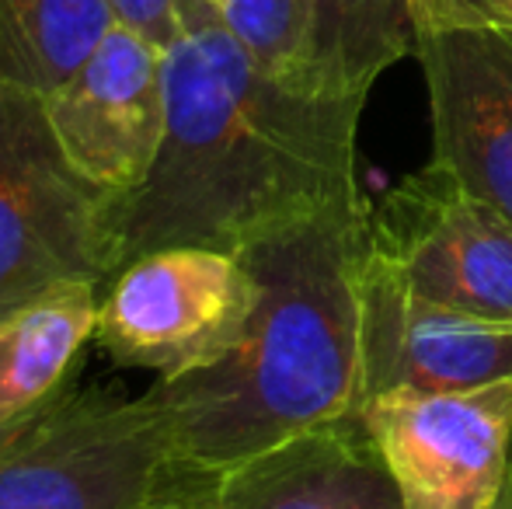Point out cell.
Masks as SVG:
<instances>
[{
    "label": "cell",
    "instance_id": "6da1fadb",
    "mask_svg": "<svg viewBox=\"0 0 512 509\" xmlns=\"http://www.w3.org/2000/svg\"><path fill=\"white\" fill-rule=\"evenodd\" d=\"M366 95L304 91L262 70L213 0H182L164 49V136L147 178L112 199L119 269L157 248L244 245L359 196Z\"/></svg>",
    "mask_w": 512,
    "mask_h": 509
},
{
    "label": "cell",
    "instance_id": "7a4b0ae2",
    "mask_svg": "<svg viewBox=\"0 0 512 509\" xmlns=\"http://www.w3.org/2000/svg\"><path fill=\"white\" fill-rule=\"evenodd\" d=\"M370 203L342 199L244 245L258 304L244 335L199 370L157 377L150 405L175 457L216 478L363 405L359 304Z\"/></svg>",
    "mask_w": 512,
    "mask_h": 509
},
{
    "label": "cell",
    "instance_id": "3957f363",
    "mask_svg": "<svg viewBox=\"0 0 512 509\" xmlns=\"http://www.w3.org/2000/svg\"><path fill=\"white\" fill-rule=\"evenodd\" d=\"M209 496L147 394L63 387L0 443V509L209 506Z\"/></svg>",
    "mask_w": 512,
    "mask_h": 509
},
{
    "label": "cell",
    "instance_id": "277c9868",
    "mask_svg": "<svg viewBox=\"0 0 512 509\" xmlns=\"http://www.w3.org/2000/svg\"><path fill=\"white\" fill-rule=\"evenodd\" d=\"M119 272L112 196L67 161L42 98L0 88V321L67 283Z\"/></svg>",
    "mask_w": 512,
    "mask_h": 509
},
{
    "label": "cell",
    "instance_id": "5b68a950",
    "mask_svg": "<svg viewBox=\"0 0 512 509\" xmlns=\"http://www.w3.org/2000/svg\"><path fill=\"white\" fill-rule=\"evenodd\" d=\"M255 304L258 279L237 252L157 248L108 279L95 335L122 367L178 377L220 360Z\"/></svg>",
    "mask_w": 512,
    "mask_h": 509
},
{
    "label": "cell",
    "instance_id": "8992f818",
    "mask_svg": "<svg viewBox=\"0 0 512 509\" xmlns=\"http://www.w3.org/2000/svg\"><path fill=\"white\" fill-rule=\"evenodd\" d=\"M370 255L415 297L512 321V220L432 161L370 203Z\"/></svg>",
    "mask_w": 512,
    "mask_h": 509
},
{
    "label": "cell",
    "instance_id": "52a82bcc",
    "mask_svg": "<svg viewBox=\"0 0 512 509\" xmlns=\"http://www.w3.org/2000/svg\"><path fill=\"white\" fill-rule=\"evenodd\" d=\"M405 509H488L512 475V381L373 394L359 405Z\"/></svg>",
    "mask_w": 512,
    "mask_h": 509
},
{
    "label": "cell",
    "instance_id": "ba28073f",
    "mask_svg": "<svg viewBox=\"0 0 512 509\" xmlns=\"http://www.w3.org/2000/svg\"><path fill=\"white\" fill-rule=\"evenodd\" d=\"M42 105L77 175L112 199L126 196L164 136V49L115 25Z\"/></svg>",
    "mask_w": 512,
    "mask_h": 509
},
{
    "label": "cell",
    "instance_id": "9c48e42d",
    "mask_svg": "<svg viewBox=\"0 0 512 509\" xmlns=\"http://www.w3.org/2000/svg\"><path fill=\"white\" fill-rule=\"evenodd\" d=\"M363 401L398 391H471L512 381V321L415 297L366 252L359 304Z\"/></svg>",
    "mask_w": 512,
    "mask_h": 509
},
{
    "label": "cell",
    "instance_id": "30bf717a",
    "mask_svg": "<svg viewBox=\"0 0 512 509\" xmlns=\"http://www.w3.org/2000/svg\"><path fill=\"white\" fill-rule=\"evenodd\" d=\"M432 164L512 220V32L415 35Z\"/></svg>",
    "mask_w": 512,
    "mask_h": 509
},
{
    "label": "cell",
    "instance_id": "8fae6325",
    "mask_svg": "<svg viewBox=\"0 0 512 509\" xmlns=\"http://www.w3.org/2000/svg\"><path fill=\"white\" fill-rule=\"evenodd\" d=\"M209 509H405V499L356 408L223 471Z\"/></svg>",
    "mask_w": 512,
    "mask_h": 509
},
{
    "label": "cell",
    "instance_id": "7c38bea8",
    "mask_svg": "<svg viewBox=\"0 0 512 509\" xmlns=\"http://www.w3.org/2000/svg\"><path fill=\"white\" fill-rule=\"evenodd\" d=\"M102 283H67L0 321V422L63 391L70 363L98 328Z\"/></svg>",
    "mask_w": 512,
    "mask_h": 509
},
{
    "label": "cell",
    "instance_id": "4fadbf2b",
    "mask_svg": "<svg viewBox=\"0 0 512 509\" xmlns=\"http://www.w3.org/2000/svg\"><path fill=\"white\" fill-rule=\"evenodd\" d=\"M112 28L108 0H0V88L53 95Z\"/></svg>",
    "mask_w": 512,
    "mask_h": 509
},
{
    "label": "cell",
    "instance_id": "5bb4252c",
    "mask_svg": "<svg viewBox=\"0 0 512 509\" xmlns=\"http://www.w3.org/2000/svg\"><path fill=\"white\" fill-rule=\"evenodd\" d=\"M314 84L324 95H366L387 67L415 56L405 0H310Z\"/></svg>",
    "mask_w": 512,
    "mask_h": 509
},
{
    "label": "cell",
    "instance_id": "9a60e30c",
    "mask_svg": "<svg viewBox=\"0 0 512 509\" xmlns=\"http://www.w3.org/2000/svg\"><path fill=\"white\" fill-rule=\"evenodd\" d=\"M216 11L258 67L293 88L317 91L310 0H216Z\"/></svg>",
    "mask_w": 512,
    "mask_h": 509
},
{
    "label": "cell",
    "instance_id": "2e32d148",
    "mask_svg": "<svg viewBox=\"0 0 512 509\" xmlns=\"http://www.w3.org/2000/svg\"><path fill=\"white\" fill-rule=\"evenodd\" d=\"M415 35L425 32H512V0H405Z\"/></svg>",
    "mask_w": 512,
    "mask_h": 509
},
{
    "label": "cell",
    "instance_id": "e0dca14e",
    "mask_svg": "<svg viewBox=\"0 0 512 509\" xmlns=\"http://www.w3.org/2000/svg\"><path fill=\"white\" fill-rule=\"evenodd\" d=\"M115 25L168 49L182 28V0H108Z\"/></svg>",
    "mask_w": 512,
    "mask_h": 509
},
{
    "label": "cell",
    "instance_id": "ac0fdd59",
    "mask_svg": "<svg viewBox=\"0 0 512 509\" xmlns=\"http://www.w3.org/2000/svg\"><path fill=\"white\" fill-rule=\"evenodd\" d=\"M49 401V398H46ZM35 408H39V405H35ZM35 408H32V412H35ZM32 412H25V415H21V419H11V422H0V443H4L7 440V436H11L14 433V429H18L21 426V422H25L28 419V415H32Z\"/></svg>",
    "mask_w": 512,
    "mask_h": 509
},
{
    "label": "cell",
    "instance_id": "d6986e66",
    "mask_svg": "<svg viewBox=\"0 0 512 509\" xmlns=\"http://www.w3.org/2000/svg\"><path fill=\"white\" fill-rule=\"evenodd\" d=\"M488 509H512V475H509V482H506V489H502V496L495 499Z\"/></svg>",
    "mask_w": 512,
    "mask_h": 509
},
{
    "label": "cell",
    "instance_id": "ffe728a7",
    "mask_svg": "<svg viewBox=\"0 0 512 509\" xmlns=\"http://www.w3.org/2000/svg\"><path fill=\"white\" fill-rule=\"evenodd\" d=\"M157 509H209L206 503H185V506H157Z\"/></svg>",
    "mask_w": 512,
    "mask_h": 509
},
{
    "label": "cell",
    "instance_id": "44dd1931",
    "mask_svg": "<svg viewBox=\"0 0 512 509\" xmlns=\"http://www.w3.org/2000/svg\"><path fill=\"white\" fill-rule=\"evenodd\" d=\"M213 4H216V0H213Z\"/></svg>",
    "mask_w": 512,
    "mask_h": 509
}]
</instances>
